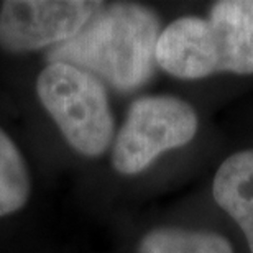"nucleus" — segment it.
<instances>
[{
	"label": "nucleus",
	"mask_w": 253,
	"mask_h": 253,
	"mask_svg": "<svg viewBox=\"0 0 253 253\" xmlns=\"http://www.w3.org/2000/svg\"><path fill=\"white\" fill-rule=\"evenodd\" d=\"M160 35L153 10L138 3H102L83 30L56 44L48 58L87 71L119 90H133L153 73Z\"/></svg>",
	"instance_id": "f257e3e1"
},
{
	"label": "nucleus",
	"mask_w": 253,
	"mask_h": 253,
	"mask_svg": "<svg viewBox=\"0 0 253 253\" xmlns=\"http://www.w3.org/2000/svg\"><path fill=\"white\" fill-rule=\"evenodd\" d=\"M156 63L179 79L253 74V0H220L209 17H183L158 38Z\"/></svg>",
	"instance_id": "f03ea898"
},
{
	"label": "nucleus",
	"mask_w": 253,
	"mask_h": 253,
	"mask_svg": "<svg viewBox=\"0 0 253 253\" xmlns=\"http://www.w3.org/2000/svg\"><path fill=\"white\" fill-rule=\"evenodd\" d=\"M38 99L66 141L85 156H100L114 136L107 92L94 74L66 63H49L38 76Z\"/></svg>",
	"instance_id": "7ed1b4c3"
},
{
	"label": "nucleus",
	"mask_w": 253,
	"mask_h": 253,
	"mask_svg": "<svg viewBox=\"0 0 253 253\" xmlns=\"http://www.w3.org/2000/svg\"><path fill=\"white\" fill-rule=\"evenodd\" d=\"M197 115L188 102L171 95L141 97L130 105L112 151L122 174H136L165 151L188 145L197 131Z\"/></svg>",
	"instance_id": "20e7f679"
},
{
	"label": "nucleus",
	"mask_w": 253,
	"mask_h": 253,
	"mask_svg": "<svg viewBox=\"0 0 253 253\" xmlns=\"http://www.w3.org/2000/svg\"><path fill=\"white\" fill-rule=\"evenodd\" d=\"M102 2L90 0H7L0 8V48L35 51L74 38Z\"/></svg>",
	"instance_id": "39448f33"
},
{
	"label": "nucleus",
	"mask_w": 253,
	"mask_h": 253,
	"mask_svg": "<svg viewBox=\"0 0 253 253\" xmlns=\"http://www.w3.org/2000/svg\"><path fill=\"white\" fill-rule=\"evenodd\" d=\"M212 194L217 204L244 230L253 253V150L239 151L220 165Z\"/></svg>",
	"instance_id": "423d86ee"
},
{
	"label": "nucleus",
	"mask_w": 253,
	"mask_h": 253,
	"mask_svg": "<svg viewBox=\"0 0 253 253\" xmlns=\"http://www.w3.org/2000/svg\"><path fill=\"white\" fill-rule=\"evenodd\" d=\"M30 197V174L13 140L0 128V217L13 214Z\"/></svg>",
	"instance_id": "0eeeda50"
},
{
	"label": "nucleus",
	"mask_w": 253,
	"mask_h": 253,
	"mask_svg": "<svg viewBox=\"0 0 253 253\" xmlns=\"http://www.w3.org/2000/svg\"><path fill=\"white\" fill-rule=\"evenodd\" d=\"M138 253H234L229 240L212 232L155 229L146 234Z\"/></svg>",
	"instance_id": "6e6552de"
}]
</instances>
